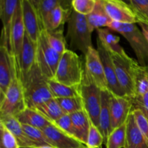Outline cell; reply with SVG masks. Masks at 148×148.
<instances>
[{"instance_id":"5b68a950","label":"cell","mask_w":148,"mask_h":148,"mask_svg":"<svg viewBox=\"0 0 148 148\" xmlns=\"http://www.w3.org/2000/svg\"><path fill=\"white\" fill-rule=\"evenodd\" d=\"M79 89V97L82 100L83 109L89 116L91 122L98 127L101 111V90L97 86L85 69Z\"/></svg>"},{"instance_id":"ab89813d","label":"cell","mask_w":148,"mask_h":148,"mask_svg":"<svg viewBox=\"0 0 148 148\" xmlns=\"http://www.w3.org/2000/svg\"><path fill=\"white\" fill-rule=\"evenodd\" d=\"M135 119L137 127L148 140V119L144 113L138 108H134L132 111Z\"/></svg>"},{"instance_id":"60d3db41","label":"cell","mask_w":148,"mask_h":148,"mask_svg":"<svg viewBox=\"0 0 148 148\" xmlns=\"http://www.w3.org/2000/svg\"><path fill=\"white\" fill-rule=\"evenodd\" d=\"M133 103V109L138 108L141 110L148 119V91L140 95H136L132 98Z\"/></svg>"},{"instance_id":"8fae6325","label":"cell","mask_w":148,"mask_h":148,"mask_svg":"<svg viewBox=\"0 0 148 148\" xmlns=\"http://www.w3.org/2000/svg\"><path fill=\"white\" fill-rule=\"evenodd\" d=\"M110 110H111V132L127 122L133 110L132 98L119 96L110 92Z\"/></svg>"},{"instance_id":"bcb514c9","label":"cell","mask_w":148,"mask_h":148,"mask_svg":"<svg viewBox=\"0 0 148 148\" xmlns=\"http://www.w3.org/2000/svg\"><path fill=\"white\" fill-rule=\"evenodd\" d=\"M79 148H88L86 147V146H84V147H79Z\"/></svg>"},{"instance_id":"7402d4cb","label":"cell","mask_w":148,"mask_h":148,"mask_svg":"<svg viewBox=\"0 0 148 148\" xmlns=\"http://www.w3.org/2000/svg\"><path fill=\"white\" fill-rule=\"evenodd\" d=\"M23 125H29L43 130L52 123L36 109L27 108L16 116Z\"/></svg>"},{"instance_id":"4fadbf2b","label":"cell","mask_w":148,"mask_h":148,"mask_svg":"<svg viewBox=\"0 0 148 148\" xmlns=\"http://www.w3.org/2000/svg\"><path fill=\"white\" fill-rule=\"evenodd\" d=\"M85 56V69L101 90H108L103 65L98 50L93 46L89 48Z\"/></svg>"},{"instance_id":"83f0119b","label":"cell","mask_w":148,"mask_h":148,"mask_svg":"<svg viewBox=\"0 0 148 148\" xmlns=\"http://www.w3.org/2000/svg\"><path fill=\"white\" fill-rule=\"evenodd\" d=\"M134 96L143 95L147 92L148 65L147 66H141L137 62L134 66Z\"/></svg>"},{"instance_id":"f1b7e54d","label":"cell","mask_w":148,"mask_h":148,"mask_svg":"<svg viewBox=\"0 0 148 148\" xmlns=\"http://www.w3.org/2000/svg\"><path fill=\"white\" fill-rule=\"evenodd\" d=\"M72 0H41L38 8L39 17L42 27L44 29V23L49 13L59 6L66 9H72Z\"/></svg>"},{"instance_id":"8992f818","label":"cell","mask_w":148,"mask_h":148,"mask_svg":"<svg viewBox=\"0 0 148 148\" xmlns=\"http://www.w3.org/2000/svg\"><path fill=\"white\" fill-rule=\"evenodd\" d=\"M26 108L23 83L17 71L5 95L0 99V119L7 116L16 117Z\"/></svg>"},{"instance_id":"836d02e7","label":"cell","mask_w":148,"mask_h":148,"mask_svg":"<svg viewBox=\"0 0 148 148\" xmlns=\"http://www.w3.org/2000/svg\"><path fill=\"white\" fill-rule=\"evenodd\" d=\"M25 132L26 133L27 137L30 140L36 145V146L39 145H50L49 140L46 138L44 132L42 130H40L36 127H31L29 125H23Z\"/></svg>"},{"instance_id":"74e56055","label":"cell","mask_w":148,"mask_h":148,"mask_svg":"<svg viewBox=\"0 0 148 148\" xmlns=\"http://www.w3.org/2000/svg\"><path fill=\"white\" fill-rule=\"evenodd\" d=\"M53 124L55 126H56L58 128L60 129L61 130H62L65 133L69 134V136L77 140V135L76 130H75V127L73 125V123H72L70 115H69V114H64L61 118L56 120V121H54Z\"/></svg>"},{"instance_id":"603a6c76","label":"cell","mask_w":148,"mask_h":148,"mask_svg":"<svg viewBox=\"0 0 148 148\" xmlns=\"http://www.w3.org/2000/svg\"><path fill=\"white\" fill-rule=\"evenodd\" d=\"M20 1L21 0H0V18L2 22V31L5 33L8 42L12 20Z\"/></svg>"},{"instance_id":"44dd1931","label":"cell","mask_w":148,"mask_h":148,"mask_svg":"<svg viewBox=\"0 0 148 148\" xmlns=\"http://www.w3.org/2000/svg\"><path fill=\"white\" fill-rule=\"evenodd\" d=\"M0 122L2 123L15 137L20 145V148L36 146L30 140L25 132L23 124L18 121L15 116H7L0 119Z\"/></svg>"},{"instance_id":"1f68e13d","label":"cell","mask_w":148,"mask_h":148,"mask_svg":"<svg viewBox=\"0 0 148 148\" xmlns=\"http://www.w3.org/2000/svg\"><path fill=\"white\" fill-rule=\"evenodd\" d=\"M127 122L113 130L108 136L106 148H124L126 144Z\"/></svg>"},{"instance_id":"7a4b0ae2","label":"cell","mask_w":148,"mask_h":148,"mask_svg":"<svg viewBox=\"0 0 148 148\" xmlns=\"http://www.w3.org/2000/svg\"><path fill=\"white\" fill-rule=\"evenodd\" d=\"M66 38L72 51H79L84 55L92 47V32L90 30L86 16L72 10L67 22Z\"/></svg>"},{"instance_id":"d590c367","label":"cell","mask_w":148,"mask_h":148,"mask_svg":"<svg viewBox=\"0 0 148 148\" xmlns=\"http://www.w3.org/2000/svg\"><path fill=\"white\" fill-rule=\"evenodd\" d=\"M103 142H105V140L98 127L91 122L87 143L85 145L86 147L88 148H101Z\"/></svg>"},{"instance_id":"e575fe53","label":"cell","mask_w":148,"mask_h":148,"mask_svg":"<svg viewBox=\"0 0 148 148\" xmlns=\"http://www.w3.org/2000/svg\"><path fill=\"white\" fill-rule=\"evenodd\" d=\"M0 148H20L12 133L0 122Z\"/></svg>"},{"instance_id":"9a60e30c","label":"cell","mask_w":148,"mask_h":148,"mask_svg":"<svg viewBox=\"0 0 148 148\" xmlns=\"http://www.w3.org/2000/svg\"><path fill=\"white\" fill-rule=\"evenodd\" d=\"M21 4L26 34L33 41L37 43L40 33L44 30L37 9L28 0H21Z\"/></svg>"},{"instance_id":"6da1fadb","label":"cell","mask_w":148,"mask_h":148,"mask_svg":"<svg viewBox=\"0 0 148 148\" xmlns=\"http://www.w3.org/2000/svg\"><path fill=\"white\" fill-rule=\"evenodd\" d=\"M24 90L27 108L36 109L40 106L53 98L48 80L42 74L38 65H34L29 72L20 77Z\"/></svg>"},{"instance_id":"9c48e42d","label":"cell","mask_w":148,"mask_h":148,"mask_svg":"<svg viewBox=\"0 0 148 148\" xmlns=\"http://www.w3.org/2000/svg\"><path fill=\"white\" fill-rule=\"evenodd\" d=\"M111 55L120 85L127 96L134 98V66L137 62L127 54L121 56L116 53H111Z\"/></svg>"},{"instance_id":"cb8c5ba5","label":"cell","mask_w":148,"mask_h":148,"mask_svg":"<svg viewBox=\"0 0 148 148\" xmlns=\"http://www.w3.org/2000/svg\"><path fill=\"white\" fill-rule=\"evenodd\" d=\"M70 116L76 130L77 140L85 145L91 124L89 116L84 109L70 114Z\"/></svg>"},{"instance_id":"d6986e66","label":"cell","mask_w":148,"mask_h":148,"mask_svg":"<svg viewBox=\"0 0 148 148\" xmlns=\"http://www.w3.org/2000/svg\"><path fill=\"white\" fill-rule=\"evenodd\" d=\"M110 92L108 90H101V111L99 114L98 129L106 142L108 136L111 132V110H110Z\"/></svg>"},{"instance_id":"b9f144b4","label":"cell","mask_w":148,"mask_h":148,"mask_svg":"<svg viewBox=\"0 0 148 148\" xmlns=\"http://www.w3.org/2000/svg\"><path fill=\"white\" fill-rule=\"evenodd\" d=\"M139 25L141 27V30L143 32V35L145 37L146 40H147L148 43V23H144V22H139Z\"/></svg>"},{"instance_id":"4dcf8cb0","label":"cell","mask_w":148,"mask_h":148,"mask_svg":"<svg viewBox=\"0 0 148 148\" xmlns=\"http://www.w3.org/2000/svg\"><path fill=\"white\" fill-rule=\"evenodd\" d=\"M49 43L56 51L63 54L66 50V38L64 36V26L55 30H46Z\"/></svg>"},{"instance_id":"277c9868","label":"cell","mask_w":148,"mask_h":148,"mask_svg":"<svg viewBox=\"0 0 148 148\" xmlns=\"http://www.w3.org/2000/svg\"><path fill=\"white\" fill-rule=\"evenodd\" d=\"M108 27L124 36L134 51L138 63L141 66H147L148 43L136 23H122L113 21Z\"/></svg>"},{"instance_id":"7bdbcfd3","label":"cell","mask_w":148,"mask_h":148,"mask_svg":"<svg viewBox=\"0 0 148 148\" xmlns=\"http://www.w3.org/2000/svg\"><path fill=\"white\" fill-rule=\"evenodd\" d=\"M28 1H30V2H31L32 4L35 6V7H36L38 10V6H39V4H40L41 0H28Z\"/></svg>"},{"instance_id":"8d00e7d4","label":"cell","mask_w":148,"mask_h":148,"mask_svg":"<svg viewBox=\"0 0 148 148\" xmlns=\"http://www.w3.org/2000/svg\"><path fill=\"white\" fill-rule=\"evenodd\" d=\"M130 4L139 22L148 23V0H130Z\"/></svg>"},{"instance_id":"e0dca14e","label":"cell","mask_w":148,"mask_h":148,"mask_svg":"<svg viewBox=\"0 0 148 148\" xmlns=\"http://www.w3.org/2000/svg\"><path fill=\"white\" fill-rule=\"evenodd\" d=\"M36 52L37 43L33 41L25 33L23 47L17 61L20 77L30 72L36 64Z\"/></svg>"},{"instance_id":"f6af8a7d","label":"cell","mask_w":148,"mask_h":148,"mask_svg":"<svg viewBox=\"0 0 148 148\" xmlns=\"http://www.w3.org/2000/svg\"><path fill=\"white\" fill-rule=\"evenodd\" d=\"M124 1H125L126 2H127L128 4H130V0H124Z\"/></svg>"},{"instance_id":"ba28073f","label":"cell","mask_w":148,"mask_h":148,"mask_svg":"<svg viewBox=\"0 0 148 148\" xmlns=\"http://www.w3.org/2000/svg\"><path fill=\"white\" fill-rule=\"evenodd\" d=\"M18 70L15 58L10 51L5 33L1 30L0 43V99L4 97Z\"/></svg>"},{"instance_id":"5bb4252c","label":"cell","mask_w":148,"mask_h":148,"mask_svg":"<svg viewBox=\"0 0 148 148\" xmlns=\"http://www.w3.org/2000/svg\"><path fill=\"white\" fill-rule=\"evenodd\" d=\"M107 14L113 21L138 23L139 20L130 4L124 0H103Z\"/></svg>"},{"instance_id":"4316f807","label":"cell","mask_w":148,"mask_h":148,"mask_svg":"<svg viewBox=\"0 0 148 148\" xmlns=\"http://www.w3.org/2000/svg\"><path fill=\"white\" fill-rule=\"evenodd\" d=\"M48 85L53 98L79 97V86H68L54 79H49Z\"/></svg>"},{"instance_id":"484cf974","label":"cell","mask_w":148,"mask_h":148,"mask_svg":"<svg viewBox=\"0 0 148 148\" xmlns=\"http://www.w3.org/2000/svg\"><path fill=\"white\" fill-rule=\"evenodd\" d=\"M98 38L101 40L107 50L111 53H116L121 56H125L127 53L119 45L120 38L113 34L108 27H103L97 30Z\"/></svg>"},{"instance_id":"d4e9b609","label":"cell","mask_w":148,"mask_h":148,"mask_svg":"<svg viewBox=\"0 0 148 148\" xmlns=\"http://www.w3.org/2000/svg\"><path fill=\"white\" fill-rule=\"evenodd\" d=\"M73 9L59 6L49 14L44 23V30H55L67 23Z\"/></svg>"},{"instance_id":"52a82bcc","label":"cell","mask_w":148,"mask_h":148,"mask_svg":"<svg viewBox=\"0 0 148 148\" xmlns=\"http://www.w3.org/2000/svg\"><path fill=\"white\" fill-rule=\"evenodd\" d=\"M62 54L52 48L48 40L46 30H43L37 41L36 64L48 79H53Z\"/></svg>"},{"instance_id":"2e32d148","label":"cell","mask_w":148,"mask_h":148,"mask_svg":"<svg viewBox=\"0 0 148 148\" xmlns=\"http://www.w3.org/2000/svg\"><path fill=\"white\" fill-rule=\"evenodd\" d=\"M43 131L51 145L56 148H79L86 146L53 124L48 126Z\"/></svg>"},{"instance_id":"d6a6232c","label":"cell","mask_w":148,"mask_h":148,"mask_svg":"<svg viewBox=\"0 0 148 148\" xmlns=\"http://www.w3.org/2000/svg\"><path fill=\"white\" fill-rule=\"evenodd\" d=\"M65 114H70L83 109L80 97L56 98Z\"/></svg>"},{"instance_id":"ffe728a7","label":"cell","mask_w":148,"mask_h":148,"mask_svg":"<svg viewBox=\"0 0 148 148\" xmlns=\"http://www.w3.org/2000/svg\"><path fill=\"white\" fill-rule=\"evenodd\" d=\"M88 27L91 32L103 27H108L113 22L107 14L103 0H96V4L90 14L86 15Z\"/></svg>"},{"instance_id":"f35d334b","label":"cell","mask_w":148,"mask_h":148,"mask_svg":"<svg viewBox=\"0 0 148 148\" xmlns=\"http://www.w3.org/2000/svg\"><path fill=\"white\" fill-rule=\"evenodd\" d=\"M96 4V0H72L73 10L83 15L90 14Z\"/></svg>"},{"instance_id":"ee69618b","label":"cell","mask_w":148,"mask_h":148,"mask_svg":"<svg viewBox=\"0 0 148 148\" xmlns=\"http://www.w3.org/2000/svg\"><path fill=\"white\" fill-rule=\"evenodd\" d=\"M23 148H56L53 146L50 145H39V146H32V147H23Z\"/></svg>"},{"instance_id":"f546056e","label":"cell","mask_w":148,"mask_h":148,"mask_svg":"<svg viewBox=\"0 0 148 148\" xmlns=\"http://www.w3.org/2000/svg\"><path fill=\"white\" fill-rule=\"evenodd\" d=\"M36 110L46 117L52 124L65 114L56 98L46 101Z\"/></svg>"},{"instance_id":"3957f363","label":"cell","mask_w":148,"mask_h":148,"mask_svg":"<svg viewBox=\"0 0 148 148\" xmlns=\"http://www.w3.org/2000/svg\"><path fill=\"white\" fill-rule=\"evenodd\" d=\"M84 72L80 57L75 51L67 49L62 55L53 79L68 86H79Z\"/></svg>"},{"instance_id":"ac0fdd59","label":"cell","mask_w":148,"mask_h":148,"mask_svg":"<svg viewBox=\"0 0 148 148\" xmlns=\"http://www.w3.org/2000/svg\"><path fill=\"white\" fill-rule=\"evenodd\" d=\"M124 148H148V140L137 127L132 113H131L127 121Z\"/></svg>"},{"instance_id":"7c38bea8","label":"cell","mask_w":148,"mask_h":148,"mask_svg":"<svg viewBox=\"0 0 148 148\" xmlns=\"http://www.w3.org/2000/svg\"><path fill=\"white\" fill-rule=\"evenodd\" d=\"M25 33L22 4L20 1L12 20L10 31V40H9L10 51L15 58L16 62L20 56L23 47Z\"/></svg>"},{"instance_id":"30bf717a","label":"cell","mask_w":148,"mask_h":148,"mask_svg":"<svg viewBox=\"0 0 148 148\" xmlns=\"http://www.w3.org/2000/svg\"><path fill=\"white\" fill-rule=\"evenodd\" d=\"M97 50L99 53L101 62L103 65L106 79L109 92L119 96H127L119 82L111 53L98 38H97Z\"/></svg>"}]
</instances>
